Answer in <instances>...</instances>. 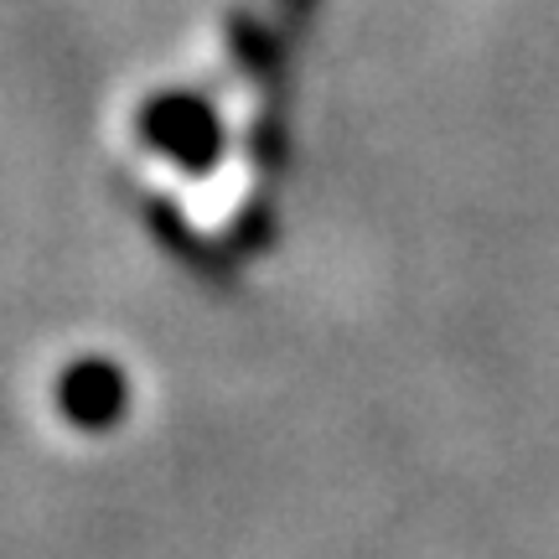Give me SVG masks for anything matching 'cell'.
<instances>
[{
  "mask_svg": "<svg viewBox=\"0 0 559 559\" xmlns=\"http://www.w3.org/2000/svg\"><path fill=\"white\" fill-rule=\"evenodd\" d=\"M124 400H130V389L115 362L83 358L58 379V415L79 430H109L124 415Z\"/></svg>",
  "mask_w": 559,
  "mask_h": 559,
  "instance_id": "obj_2",
  "label": "cell"
},
{
  "mask_svg": "<svg viewBox=\"0 0 559 559\" xmlns=\"http://www.w3.org/2000/svg\"><path fill=\"white\" fill-rule=\"evenodd\" d=\"M223 135H228V124L223 115L213 109L207 99H192V94H160L140 109V140H145V151L160 160H171L177 171H213L223 160Z\"/></svg>",
  "mask_w": 559,
  "mask_h": 559,
  "instance_id": "obj_1",
  "label": "cell"
}]
</instances>
